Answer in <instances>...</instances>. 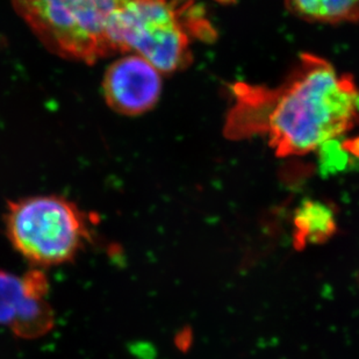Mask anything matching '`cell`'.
I'll use <instances>...</instances> for the list:
<instances>
[{"label":"cell","mask_w":359,"mask_h":359,"mask_svg":"<svg viewBox=\"0 0 359 359\" xmlns=\"http://www.w3.org/2000/svg\"><path fill=\"white\" fill-rule=\"evenodd\" d=\"M293 224L295 240L300 243H322L335 234L336 214L328 203L307 199L295 210Z\"/></svg>","instance_id":"obj_7"},{"label":"cell","mask_w":359,"mask_h":359,"mask_svg":"<svg viewBox=\"0 0 359 359\" xmlns=\"http://www.w3.org/2000/svg\"><path fill=\"white\" fill-rule=\"evenodd\" d=\"M290 12L316 24L359 22V0H285Z\"/></svg>","instance_id":"obj_8"},{"label":"cell","mask_w":359,"mask_h":359,"mask_svg":"<svg viewBox=\"0 0 359 359\" xmlns=\"http://www.w3.org/2000/svg\"><path fill=\"white\" fill-rule=\"evenodd\" d=\"M189 11L178 0H128L109 25L114 54L141 56L162 75L183 70L192 62Z\"/></svg>","instance_id":"obj_4"},{"label":"cell","mask_w":359,"mask_h":359,"mask_svg":"<svg viewBox=\"0 0 359 359\" xmlns=\"http://www.w3.org/2000/svg\"><path fill=\"white\" fill-rule=\"evenodd\" d=\"M4 224L12 247L35 269L70 263L91 240L90 217L60 196L10 201Z\"/></svg>","instance_id":"obj_2"},{"label":"cell","mask_w":359,"mask_h":359,"mask_svg":"<svg viewBox=\"0 0 359 359\" xmlns=\"http://www.w3.org/2000/svg\"><path fill=\"white\" fill-rule=\"evenodd\" d=\"M49 284L41 269L18 275L0 270V327L17 337L39 339L54 328Z\"/></svg>","instance_id":"obj_5"},{"label":"cell","mask_w":359,"mask_h":359,"mask_svg":"<svg viewBox=\"0 0 359 359\" xmlns=\"http://www.w3.org/2000/svg\"><path fill=\"white\" fill-rule=\"evenodd\" d=\"M162 74L135 54L113 62L102 79V92L109 107L123 116H141L156 106L162 93Z\"/></svg>","instance_id":"obj_6"},{"label":"cell","mask_w":359,"mask_h":359,"mask_svg":"<svg viewBox=\"0 0 359 359\" xmlns=\"http://www.w3.org/2000/svg\"><path fill=\"white\" fill-rule=\"evenodd\" d=\"M231 97L226 136H258L279 157L313 153L359 126L356 83L316 55L302 54L276 88L238 83Z\"/></svg>","instance_id":"obj_1"},{"label":"cell","mask_w":359,"mask_h":359,"mask_svg":"<svg viewBox=\"0 0 359 359\" xmlns=\"http://www.w3.org/2000/svg\"><path fill=\"white\" fill-rule=\"evenodd\" d=\"M18 15L51 53L93 65L114 55L109 25L128 0H12Z\"/></svg>","instance_id":"obj_3"}]
</instances>
